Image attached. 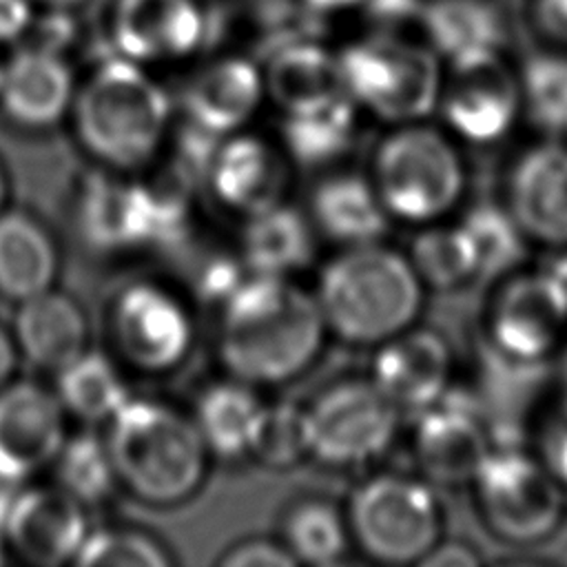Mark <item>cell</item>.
Segmentation results:
<instances>
[{
	"instance_id": "obj_2",
	"label": "cell",
	"mask_w": 567,
	"mask_h": 567,
	"mask_svg": "<svg viewBox=\"0 0 567 567\" xmlns=\"http://www.w3.org/2000/svg\"><path fill=\"white\" fill-rule=\"evenodd\" d=\"M423 295L408 255L381 241L343 248L321 268L315 290L328 332L357 346H379L414 326Z\"/></svg>"
},
{
	"instance_id": "obj_31",
	"label": "cell",
	"mask_w": 567,
	"mask_h": 567,
	"mask_svg": "<svg viewBox=\"0 0 567 567\" xmlns=\"http://www.w3.org/2000/svg\"><path fill=\"white\" fill-rule=\"evenodd\" d=\"M476 252L478 279L498 281L525 268L534 248L509 208L501 202H476L458 219Z\"/></svg>"
},
{
	"instance_id": "obj_38",
	"label": "cell",
	"mask_w": 567,
	"mask_h": 567,
	"mask_svg": "<svg viewBox=\"0 0 567 567\" xmlns=\"http://www.w3.org/2000/svg\"><path fill=\"white\" fill-rule=\"evenodd\" d=\"M534 452L567 489V401H560L558 408L545 414L536 432Z\"/></svg>"
},
{
	"instance_id": "obj_34",
	"label": "cell",
	"mask_w": 567,
	"mask_h": 567,
	"mask_svg": "<svg viewBox=\"0 0 567 567\" xmlns=\"http://www.w3.org/2000/svg\"><path fill=\"white\" fill-rule=\"evenodd\" d=\"M55 485L69 492L84 507L109 501L120 487L115 465L104 436L80 432L66 436L55 461Z\"/></svg>"
},
{
	"instance_id": "obj_12",
	"label": "cell",
	"mask_w": 567,
	"mask_h": 567,
	"mask_svg": "<svg viewBox=\"0 0 567 567\" xmlns=\"http://www.w3.org/2000/svg\"><path fill=\"white\" fill-rule=\"evenodd\" d=\"M109 328L120 359L146 374L177 368L195 337L188 306L155 281L124 286L113 299Z\"/></svg>"
},
{
	"instance_id": "obj_22",
	"label": "cell",
	"mask_w": 567,
	"mask_h": 567,
	"mask_svg": "<svg viewBox=\"0 0 567 567\" xmlns=\"http://www.w3.org/2000/svg\"><path fill=\"white\" fill-rule=\"evenodd\" d=\"M86 315L73 297L49 288L18 303L13 341L33 365L58 372L86 350Z\"/></svg>"
},
{
	"instance_id": "obj_32",
	"label": "cell",
	"mask_w": 567,
	"mask_h": 567,
	"mask_svg": "<svg viewBox=\"0 0 567 567\" xmlns=\"http://www.w3.org/2000/svg\"><path fill=\"white\" fill-rule=\"evenodd\" d=\"M408 259L425 288L454 290L478 279L476 252L461 221L423 224L410 244Z\"/></svg>"
},
{
	"instance_id": "obj_47",
	"label": "cell",
	"mask_w": 567,
	"mask_h": 567,
	"mask_svg": "<svg viewBox=\"0 0 567 567\" xmlns=\"http://www.w3.org/2000/svg\"><path fill=\"white\" fill-rule=\"evenodd\" d=\"M312 9L317 11H334V9H346V7H352L361 0H306Z\"/></svg>"
},
{
	"instance_id": "obj_5",
	"label": "cell",
	"mask_w": 567,
	"mask_h": 567,
	"mask_svg": "<svg viewBox=\"0 0 567 567\" xmlns=\"http://www.w3.org/2000/svg\"><path fill=\"white\" fill-rule=\"evenodd\" d=\"M370 179L390 217L423 226L463 204L470 177L452 133L421 120L399 124L381 140Z\"/></svg>"
},
{
	"instance_id": "obj_33",
	"label": "cell",
	"mask_w": 567,
	"mask_h": 567,
	"mask_svg": "<svg viewBox=\"0 0 567 567\" xmlns=\"http://www.w3.org/2000/svg\"><path fill=\"white\" fill-rule=\"evenodd\" d=\"M346 514L321 498L295 503L284 518V545L297 565H332L343 558L350 543Z\"/></svg>"
},
{
	"instance_id": "obj_21",
	"label": "cell",
	"mask_w": 567,
	"mask_h": 567,
	"mask_svg": "<svg viewBox=\"0 0 567 567\" xmlns=\"http://www.w3.org/2000/svg\"><path fill=\"white\" fill-rule=\"evenodd\" d=\"M264 91V75L252 62L221 58L186 82L182 109L188 124L226 137L250 122Z\"/></svg>"
},
{
	"instance_id": "obj_50",
	"label": "cell",
	"mask_w": 567,
	"mask_h": 567,
	"mask_svg": "<svg viewBox=\"0 0 567 567\" xmlns=\"http://www.w3.org/2000/svg\"><path fill=\"white\" fill-rule=\"evenodd\" d=\"M4 563V540H2V536H0V565Z\"/></svg>"
},
{
	"instance_id": "obj_51",
	"label": "cell",
	"mask_w": 567,
	"mask_h": 567,
	"mask_svg": "<svg viewBox=\"0 0 567 567\" xmlns=\"http://www.w3.org/2000/svg\"><path fill=\"white\" fill-rule=\"evenodd\" d=\"M556 140H560V142H563V144H565V146H567V128H565V133H563V135H560V137H556Z\"/></svg>"
},
{
	"instance_id": "obj_37",
	"label": "cell",
	"mask_w": 567,
	"mask_h": 567,
	"mask_svg": "<svg viewBox=\"0 0 567 567\" xmlns=\"http://www.w3.org/2000/svg\"><path fill=\"white\" fill-rule=\"evenodd\" d=\"M73 565L80 567H166L171 554L148 532L111 525L89 529Z\"/></svg>"
},
{
	"instance_id": "obj_46",
	"label": "cell",
	"mask_w": 567,
	"mask_h": 567,
	"mask_svg": "<svg viewBox=\"0 0 567 567\" xmlns=\"http://www.w3.org/2000/svg\"><path fill=\"white\" fill-rule=\"evenodd\" d=\"M554 361H556V381L560 390V401H567V341L563 343Z\"/></svg>"
},
{
	"instance_id": "obj_36",
	"label": "cell",
	"mask_w": 567,
	"mask_h": 567,
	"mask_svg": "<svg viewBox=\"0 0 567 567\" xmlns=\"http://www.w3.org/2000/svg\"><path fill=\"white\" fill-rule=\"evenodd\" d=\"M248 454L272 470L292 467L310 456L308 408L290 401L264 403Z\"/></svg>"
},
{
	"instance_id": "obj_42",
	"label": "cell",
	"mask_w": 567,
	"mask_h": 567,
	"mask_svg": "<svg viewBox=\"0 0 567 567\" xmlns=\"http://www.w3.org/2000/svg\"><path fill=\"white\" fill-rule=\"evenodd\" d=\"M483 558L474 545L463 540H439L419 563L421 567H476Z\"/></svg>"
},
{
	"instance_id": "obj_13",
	"label": "cell",
	"mask_w": 567,
	"mask_h": 567,
	"mask_svg": "<svg viewBox=\"0 0 567 567\" xmlns=\"http://www.w3.org/2000/svg\"><path fill=\"white\" fill-rule=\"evenodd\" d=\"M0 487V536L7 547L38 567L73 563L89 534L84 505L55 483Z\"/></svg>"
},
{
	"instance_id": "obj_41",
	"label": "cell",
	"mask_w": 567,
	"mask_h": 567,
	"mask_svg": "<svg viewBox=\"0 0 567 567\" xmlns=\"http://www.w3.org/2000/svg\"><path fill=\"white\" fill-rule=\"evenodd\" d=\"M529 20L549 47L567 51V0H532Z\"/></svg>"
},
{
	"instance_id": "obj_8",
	"label": "cell",
	"mask_w": 567,
	"mask_h": 567,
	"mask_svg": "<svg viewBox=\"0 0 567 567\" xmlns=\"http://www.w3.org/2000/svg\"><path fill=\"white\" fill-rule=\"evenodd\" d=\"M350 538L377 563L419 565L443 538V505L427 478L379 474L361 483L346 509Z\"/></svg>"
},
{
	"instance_id": "obj_7",
	"label": "cell",
	"mask_w": 567,
	"mask_h": 567,
	"mask_svg": "<svg viewBox=\"0 0 567 567\" xmlns=\"http://www.w3.org/2000/svg\"><path fill=\"white\" fill-rule=\"evenodd\" d=\"M470 485L485 529L507 545H538L565 520L567 489L518 443H496Z\"/></svg>"
},
{
	"instance_id": "obj_29",
	"label": "cell",
	"mask_w": 567,
	"mask_h": 567,
	"mask_svg": "<svg viewBox=\"0 0 567 567\" xmlns=\"http://www.w3.org/2000/svg\"><path fill=\"white\" fill-rule=\"evenodd\" d=\"M264 401L250 383L230 377L208 385L195 405V425L210 454L237 458L248 454Z\"/></svg>"
},
{
	"instance_id": "obj_28",
	"label": "cell",
	"mask_w": 567,
	"mask_h": 567,
	"mask_svg": "<svg viewBox=\"0 0 567 567\" xmlns=\"http://www.w3.org/2000/svg\"><path fill=\"white\" fill-rule=\"evenodd\" d=\"M357 104L348 95L284 113L281 148L301 166H326L339 159L354 140Z\"/></svg>"
},
{
	"instance_id": "obj_9",
	"label": "cell",
	"mask_w": 567,
	"mask_h": 567,
	"mask_svg": "<svg viewBox=\"0 0 567 567\" xmlns=\"http://www.w3.org/2000/svg\"><path fill=\"white\" fill-rule=\"evenodd\" d=\"M485 312L489 352L520 365H545L567 341V297L543 268H518L494 281Z\"/></svg>"
},
{
	"instance_id": "obj_48",
	"label": "cell",
	"mask_w": 567,
	"mask_h": 567,
	"mask_svg": "<svg viewBox=\"0 0 567 567\" xmlns=\"http://www.w3.org/2000/svg\"><path fill=\"white\" fill-rule=\"evenodd\" d=\"M31 2H40L49 9H71V7H78L84 0H31Z\"/></svg>"
},
{
	"instance_id": "obj_17",
	"label": "cell",
	"mask_w": 567,
	"mask_h": 567,
	"mask_svg": "<svg viewBox=\"0 0 567 567\" xmlns=\"http://www.w3.org/2000/svg\"><path fill=\"white\" fill-rule=\"evenodd\" d=\"M450 343L430 328H405L379 343L372 383L399 408L421 412L452 388Z\"/></svg>"
},
{
	"instance_id": "obj_11",
	"label": "cell",
	"mask_w": 567,
	"mask_h": 567,
	"mask_svg": "<svg viewBox=\"0 0 567 567\" xmlns=\"http://www.w3.org/2000/svg\"><path fill=\"white\" fill-rule=\"evenodd\" d=\"M439 113L456 142L494 146L523 120L516 69L503 53L450 62L443 78Z\"/></svg>"
},
{
	"instance_id": "obj_26",
	"label": "cell",
	"mask_w": 567,
	"mask_h": 567,
	"mask_svg": "<svg viewBox=\"0 0 567 567\" xmlns=\"http://www.w3.org/2000/svg\"><path fill=\"white\" fill-rule=\"evenodd\" d=\"M427 44L447 62L503 53L505 22L489 0H432L419 18Z\"/></svg>"
},
{
	"instance_id": "obj_39",
	"label": "cell",
	"mask_w": 567,
	"mask_h": 567,
	"mask_svg": "<svg viewBox=\"0 0 567 567\" xmlns=\"http://www.w3.org/2000/svg\"><path fill=\"white\" fill-rule=\"evenodd\" d=\"M221 567H295V556L284 543L268 538H248L228 547L219 560Z\"/></svg>"
},
{
	"instance_id": "obj_6",
	"label": "cell",
	"mask_w": 567,
	"mask_h": 567,
	"mask_svg": "<svg viewBox=\"0 0 567 567\" xmlns=\"http://www.w3.org/2000/svg\"><path fill=\"white\" fill-rule=\"evenodd\" d=\"M337 58L346 95L379 120L399 126L439 111L445 71L430 44L381 35L354 42Z\"/></svg>"
},
{
	"instance_id": "obj_19",
	"label": "cell",
	"mask_w": 567,
	"mask_h": 567,
	"mask_svg": "<svg viewBox=\"0 0 567 567\" xmlns=\"http://www.w3.org/2000/svg\"><path fill=\"white\" fill-rule=\"evenodd\" d=\"M73 97V73L55 51L29 44L2 64L0 109L22 128L55 126L71 113Z\"/></svg>"
},
{
	"instance_id": "obj_24",
	"label": "cell",
	"mask_w": 567,
	"mask_h": 567,
	"mask_svg": "<svg viewBox=\"0 0 567 567\" xmlns=\"http://www.w3.org/2000/svg\"><path fill=\"white\" fill-rule=\"evenodd\" d=\"M60 268L55 239L27 210H0V295L16 303L53 288Z\"/></svg>"
},
{
	"instance_id": "obj_1",
	"label": "cell",
	"mask_w": 567,
	"mask_h": 567,
	"mask_svg": "<svg viewBox=\"0 0 567 567\" xmlns=\"http://www.w3.org/2000/svg\"><path fill=\"white\" fill-rule=\"evenodd\" d=\"M328 326L315 292L250 272L219 306V359L230 377L277 385L299 377L323 348Z\"/></svg>"
},
{
	"instance_id": "obj_30",
	"label": "cell",
	"mask_w": 567,
	"mask_h": 567,
	"mask_svg": "<svg viewBox=\"0 0 567 567\" xmlns=\"http://www.w3.org/2000/svg\"><path fill=\"white\" fill-rule=\"evenodd\" d=\"M55 396L66 414L84 423H106L131 392L113 357L84 350L55 372Z\"/></svg>"
},
{
	"instance_id": "obj_35",
	"label": "cell",
	"mask_w": 567,
	"mask_h": 567,
	"mask_svg": "<svg viewBox=\"0 0 567 567\" xmlns=\"http://www.w3.org/2000/svg\"><path fill=\"white\" fill-rule=\"evenodd\" d=\"M516 73L523 117L547 137H560L567 128V51L554 47L538 51Z\"/></svg>"
},
{
	"instance_id": "obj_40",
	"label": "cell",
	"mask_w": 567,
	"mask_h": 567,
	"mask_svg": "<svg viewBox=\"0 0 567 567\" xmlns=\"http://www.w3.org/2000/svg\"><path fill=\"white\" fill-rule=\"evenodd\" d=\"M250 275L244 259H230V257H217L210 259L197 279V292L210 301V303H224L230 292Z\"/></svg>"
},
{
	"instance_id": "obj_15",
	"label": "cell",
	"mask_w": 567,
	"mask_h": 567,
	"mask_svg": "<svg viewBox=\"0 0 567 567\" xmlns=\"http://www.w3.org/2000/svg\"><path fill=\"white\" fill-rule=\"evenodd\" d=\"M66 439V412L35 381L0 388V483L22 485L53 465Z\"/></svg>"
},
{
	"instance_id": "obj_16",
	"label": "cell",
	"mask_w": 567,
	"mask_h": 567,
	"mask_svg": "<svg viewBox=\"0 0 567 567\" xmlns=\"http://www.w3.org/2000/svg\"><path fill=\"white\" fill-rule=\"evenodd\" d=\"M503 204L532 246L567 248V146L547 137L523 148L507 166Z\"/></svg>"
},
{
	"instance_id": "obj_3",
	"label": "cell",
	"mask_w": 567,
	"mask_h": 567,
	"mask_svg": "<svg viewBox=\"0 0 567 567\" xmlns=\"http://www.w3.org/2000/svg\"><path fill=\"white\" fill-rule=\"evenodd\" d=\"M104 439L120 487L146 505H179L206 478L210 452L193 416L168 403L131 396L106 421Z\"/></svg>"
},
{
	"instance_id": "obj_52",
	"label": "cell",
	"mask_w": 567,
	"mask_h": 567,
	"mask_svg": "<svg viewBox=\"0 0 567 567\" xmlns=\"http://www.w3.org/2000/svg\"><path fill=\"white\" fill-rule=\"evenodd\" d=\"M0 71H2V64H0Z\"/></svg>"
},
{
	"instance_id": "obj_4",
	"label": "cell",
	"mask_w": 567,
	"mask_h": 567,
	"mask_svg": "<svg viewBox=\"0 0 567 567\" xmlns=\"http://www.w3.org/2000/svg\"><path fill=\"white\" fill-rule=\"evenodd\" d=\"M80 146L113 171L148 164L168 137L171 100L137 62L104 60L75 91L71 106Z\"/></svg>"
},
{
	"instance_id": "obj_25",
	"label": "cell",
	"mask_w": 567,
	"mask_h": 567,
	"mask_svg": "<svg viewBox=\"0 0 567 567\" xmlns=\"http://www.w3.org/2000/svg\"><path fill=\"white\" fill-rule=\"evenodd\" d=\"M315 235L310 215L279 202L246 217L239 257L255 275L290 277L310 264Z\"/></svg>"
},
{
	"instance_id": "obj_43",
	"label": "cell",
	"mask_w": 567,
	"mask_h": 567,
	"mask_svg": "<svg viewBox=\"0 0 567 567\" xmlns=\"http://www.w3.org/2000/svg\"><path fill=\"white\" fill-rule=\"evenodd\" d=\"M31 24V0H0V42L22 38L29 33Z\"/></svg>"
},
{
	"instance_id": "obj_49",
	"label": "cell",
	"mask_w": 567,
	"mask_h": 567,
	"mask_svg": "<svg viewBox=\"0 0 567 567\" xmlns=\"http://www.w3.org/2000/svg\"><path fill=\"white\" fill-rule=\"evenodd\" d=\"M7 193H9V184H7V173L0 164V210H4V204H7Z\"/></svg>"
},
{
	"instance_id": "obj_20",
	"label": "cell",
	"mask_w": 567,
	"mask_h": 567,
	"mask_svg": "<svg viewBox=\"0 0 567 567\" xmlns=\"http://www.w3.org/2000/svg\"><path fill=\"white\" fill-rule=\"evenodd\" d=\"M206 38L204 13L195 0H117L113 42L133 62L171 60L193 53Z\"/></svg>"
},
{
	"instance_id": "obj_23",
	"label": "cell",
	"mask_w": 567,
	"mask_h": 567,
	"mask_svg": "<svg viewBox=\"0 0 567 567\" xmlns=\"http://www.w3.org/2000/svg\"><path fill=\"white\" fill-rule=\"evenodd\" d=\"M308 215L317 233L341 248L381 241L392 219L372 179L354 173H339L319 182Z\"/></svg>"
},
{
	"instance_id": "obj_14",
	"label": "cell",
	"mask_w": 567,
	"mask_h": 567,
	"mask_svg": "<svg viewBox=\"0 0 567 567\" xmlns=\"http://www.w3.org/2000/svg\"><path fill=\"white\" fill-rule=\"evenodd\" d=\"M416 414L412 447L423 478L436 485H470L496 445L481 403L450 388Z\"/></svg>"
},
{
	"instance_id": "obj_44",
	"label": "cell",
	"mask_w": 567,
	"mask_h": 567,
	"mask_svg": "<svg viewBox=\"0 0 567 567\" xmlns=\"http://www.w3.org/2000/svg\"><path fill=\"white\" fill-rule=\"evenodd\" d=\"M18 354H20V352H18V348H16L13 334L7 332V330L0 326V388L11 381L13 370H16V363H18Z\"/></svg>"
},
{
	"instance_id": "obj_45",
	"label": "cell",
	"mask_w": 567,
	"mask_h": 567,
	"mask_svg": "<svg viewBox=\"0 0 567 567\" xmlns=\"http://www.w3.org/2000/svg\"><path fill=\"white\" fill-rule=\"evenodd\" d=\"M545 268L556 277V281L560 284L565 297H567V248L565 250H556L551 255V259L545 264Z\"/></svg>"
},
{
	"instance_id": "obj_18",
	"label": "cell",
	"mask_w": 567,
	"mask_h": 567,
	"mask_svg": "<svg viewBox=\"0 0 567 567\" xmlns=\"http://www.w3.org/2000/svg\"><path fill=\"white\" fill-rule=\"evenodd\" d=\"M286 159L281 146L237 131L219 142L206 186L228 210L250 217L284 202L288 188Z\"/></svg>"
},
{
	"instance_id": "obj_27",
	"label": "cell",
	"mask_w": 567,
	"mask_h": 567,
	"mask_svg": "<svg viewBox=\"0 0 567 567\" xmlns=\"http://www.w3.org/2000/svg\"><path fill=\"white\" fill-rule=\"evenodd\" d=\"M264 89L286 113L346 95L339 58L312 42H292L275 51Z\"/></svg>"
},
{
	"instance_id": "obj_10",
	"label": "cell",
	"mask_w": 567,
	"mask_h": 567,
	"mask_svg": "<svg viewBox=\"0 0 567 567\" xmlns=\"http://www.w3.org/2000/svg\"><path fill=\"white\" fill-rule=\"evenodd\" d=\"M399 408L372 379H346L308 405L310 456L350 467L381 456L399 430Z\"/></svg>"
}]
</instances>
